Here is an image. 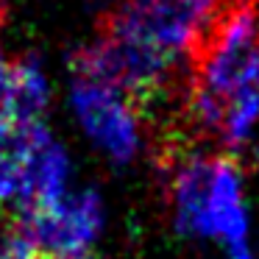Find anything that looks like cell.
Returning <instances> with one entry per match:
<instances>
[{
    "label": "cell",
    "instance_id": "cell-3",
    "mask_svg": "<svg viewBox=\"0 0 259 259\" xmlns=\"http://www.w3.org/2000/svg\"><path fill=\"white\" fill-rule=\"evenodd\" d=\"M70 106L90 142L106 159L114 164H128L140 156L142 117L123 90L98 75L75 70L70 84Z\"/></svg>",
    "mask_w": 259,
    "mask_h": 259
},
{
    "label": "cell",
    "instance_id": "cell-6",
    "mask_svg": "<svg viewBox=\"0 0 259 259\" xmlns=\"http://www.w3.org/2000/svg\"><path fill=\"white\" fill-rule=\"evenodd\" d=\"M229 259H253V256H251V253H248V251H234V253H231Z\"/></svg>",
    "mask_w": 259,
    "mask_h": 259
},
{
    "label": "cell",
    "instance_id": "cell-5",
    "mask_svg": "<svg viewBox=\"0 0 259 259\" xmlns=\"http://www.w3.org/2000/svg\"><path fill=\"white\" fill-rule=\"evenodd\" d=\"M256 123H259V84L245 87V90L229 98L218 128V140L226 148H240L253 137Z\"/></svg>",
    "mask_w": 259,
    "mask_h": 259
},
{
    "label": "cell",
    "instance_id": "cell-1",
    "mask_svg": "<svg viewBox=\"0 0 259 259\" xmlns=\"http://www.w3.org/2000/svg\"><path fill=\"white\" fill-rule=\"evenodd\" d=\"M229 0H117L103 39L137 53L142 62L176 78L184 62H195Z\"/></svg>",
    "mask_w": 259,
    "mask_h": 259
},
{
    "label": "cell",
    "instance_id": "cell-4",
    "mask_svg": "<svg viewBox=\"0 0 259 259\" xmlns=\"http://www.w3.org/2000/svg\"><path fill=\"white\" fill-rule=\"evenodd\" d=\"M101 226L103 203L98 190H78L39 212H31L25 237L34 248H45L53 256H81L98 240Z\"/></svg>",
    "mask_w": 259,
    "mask_h": 259
},
{
    "label": "cell",
    "instance_id": "cell-2",
    "mask_svg": "<svg viewBox=\"0 0 259 259\" xmlns=\"http://www.w3.org/2000/svg\"><path fill=\"white\" fill-rule=\"evenodd\" d=\"M170 203L181 234L226 242L245 251L248 209L242 170L226 153H190L170 173Z\"/></svg>",
    "mask_w": 259,
    "mask_h": 259
}]
</instances>
